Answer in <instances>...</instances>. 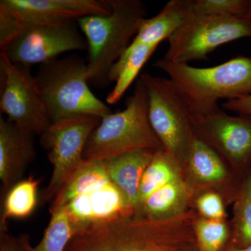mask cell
I'll return each instance as SVG.
<instances>
[{
    "label": "cell",
    "instance_id": "cell-8",
    "mask_svg": "<svg viewBox=\"0 0 251 251\" xmlns=\"http://www.w3.org/2000/svg\"><path fill=\"white\" fill-rule=\"evenodd\" d=\"M182 25L168 39V50L163 59L188 64L206 59L220 46L251 37V17L195 15L188 11Z\"/></svg>",
    "mask_w": 251,
    "mask_h": 251
},
{
    "label": "cell",
    "instance_id": "cell-11",
    "mask_svg": "<svg viewBox=\"0 0 251 251\" xmlns=\"http://www.w3.org/2000/svg\"><path fill=\"white\" fill-rule=\"evenodd\" d=\"M0 81L1 112L18 126L42 135L52 122L30 66L11 62L1 51Z\"/></svg>",
    "mask_w": 251,
    "mask_h": 251
},
{
    "label": "cell",
    "instance_id": "cell-14",
    "mask_svg": "<svg viewBox=\"0 0 251 251\" xmlns=\"http://www.w3.org/2000/svg\"><path fill=\"white\" fill-rule=\"evenodd\" d=\"M182 169L193 199L201 193L214 192L227 206L235 201L244 179L196 135Z\"/></svg>",
    "mask_w": 251,
    "mask_h": 251
},
{
    "label": "cell",
    "instance_id": "cell-16",
    "mask_svg": "<svg viewBox=\"0 0 251 251\" xmlns=\"http://www.w3.org/2000/svg\"><path fill=\"white\" fill-rule=\"evenodd\" d=\"M156 151L141 150L105 160L109 176L136 212L140 182Z\"/></svg>",
    "mask_w": 251,
    "mask_h": 251
},
{
    "label": "cell",
    "instance_id": "cell-20",
    "mask_svg": "<svg viewBox=\"0 0 251 251\" xmlns=\"http://www.w3.org/2000/svg\"><path fill=\"white\" fill-rule=\"evenodd\" d=\"M183 177L184 173L179 163L164 150L156 151L142 178L137 209L152 193Z\"/></svg>",
    "mask_w": 251,
    "mask_h": 251
},
{
    "label": "cell",
    "instance_id": "cell-31",
    "mask_svg": "<svg viewBox=\"0 0 251 251\" xmlns=\"http://www.w3.org/2000/svg\"><path fill=\"white\" fill-rule=\"evenodd\" d=\"M250 16H251V11H250Z\"/></svg>",
    "mask_w": 251,
    "mask_h": 251
},
{
    "label": "cell",
    "instance_id": "cell-29",
    "mask_svg": "<svg viewBox=\"0 0 251 251\" xmlns=\"http://www.w3.org/2000/svg\"><path fill=\"white\" fill-rule=\"evenodd\" d=\"M223 251H251V245L244 249H237V248L227 245Z\"/></svg>",
    "mask_w": 251,
    "mask_h": 251
},
{
    "label": "cell",
    "instance_id": "cell-2",
    "mask_svg": "<svg viewBox=\"0 0 251 251\" xmlns=\"http://www.w3.org/2000/svg\"><path fill=\"white\" fill-rule=\"evenodd\" d=\"M66 213L74 235L82 229L135 215L123 193L112 182L105 161L83 160L54 198L50 212Z\"/></svg>",
    "mask_w": 251,
    "mask_h": 251
},
{
    "label": "cell",
    "instance_id": "cell-3",
    "mask_svg": "<svg viewBox=\"0 0 251 251\" xmlns=\"http://www.w3.org/2000/svg\"><path fill=\"white\" fill-rule=\"evenodd\" d=\"M168 75L194 114L213 111L221 99L251 94V58L239 56L209 68H198L162 58L153 64Z\"/></svg>",
    "mask_w": 251,
    "mask_h": 251
},
{
    "label": "cell",
    "instance_id": "cell-13",
    "mask_svg": "<svg viewBox=\"0 0 251 251\" xmlns=\"http://www.w3.org/2000/svg\"><path fill=\"white\" fill-rule=\"evenodd\" d=\"M87 50V41L72 21L24 27L1 51L11 62L31 66L50 62L66 52Z\"/></svg>",
    "mask_w": 251,
    "mask_h": 251
},
{
    "label": "cell",
    "instance_id": "cell-6",
    "mask_svg": "<svg viewBox=\"0 0 251 251\" xmlns=\"http://www.w3.org/2000/svg\"><path fill=\"white\" fill-rule=\"evenodd\" d=\"M51 122L74 115L112 113L89 87L87 62L76 55L44 63L35 75Z\"/></svg>",
    "mask_w": 251,
    "mask_h": 251
},
{
    "label": "cell",
    "instance_id": "cell-21",
    "mask_svg": "<svg viewBox=\"0 0 251 251\" xmlns=\"http://www.w3.org/2000/svg\"><path fill=\"white\" fill-rule=\"evenodd\" d=\"M40 180L29 177L14 185L1 200L0 231L7 230L6 222L11 219H25L32 214L38 204Z\"/></svg>",
    "mask_w": 251,
    "mask_h": 251
},
{
    "label": "cell",
    "instance_id": "cell-4",
    "mask_svg": "<svg viewBox=\"0 0 251 251\" xmlns=\"http://www.w3.org/2000/svg\"><path fill=\"white\" fill-rule=\"evenodd\" d=\"M108 16H85L77 20L87 43L89 84L105 87L115 63L122 57L145 19L146 7L140 0H108Z\"/></svg>",
    "mask_w": 251,
    "mask_h": 251
},
{
    "label": "cell",
    "instance_id": "cell-19",
    "mask_svg": "<svg viewBox=\"0 0 251 251\" xmlns=\"http://www.w3.org/2000/svg\"><path fill=\"white\" fill-rule=\"evenodd\" d=\"M157 47L148 44L128 46L109 73V81L116 84L107 97V103L113 105L122 98Z\"/></svg>",
    "mask_w": 251,
    "mask_h": 251
},
{
    "label": "cell",
    "instance_id": "cell-25",
    "mask_svg": "<svg viewBox=\"0 0 251 251\" xmlns=\"http://www.w3.org/2000/svg\"><path fill=\"white\" fill-rule=\"evenodd\" d=\"M191 14L251 17V0H186Z\"/></svg>",
    "mask_w": 251,
    "mask_h": 251
},
{
    "label": "cell",
    "instance_id": "cell-30",
    "mask_svg": "<svg viewBox=\"0 0 251 251\" xmlns=\"http://www.w3.org/2000/svg\"><path fill=\"white\" fill-rule=\"evenodd\" d=\"M184 251H199V250H198L197 247H196V244H195V245L188 248V249H186V250Z\"/></svg>",
    "mask_w": 251,
    "mask_h": 251
},
{
    "label": "cell",
    "instance_id": "cell-27",
    "mask_svg": "<svg viewBox=\"0 0 251 251\" xmlns=\"http://www.w3.org/2000/svg\"><path fill=\"white\" fill-rule=\"evenodd\" d=\"M222 108L239 115L251 117V94L235 100H227L222 104Z\"/></svg>",
    "mask_w": 251,
    "mask_h": 251
},
{
    "label": "cell",
    "instance_id": "cell-15",
    "mask_svg": "<svg viewBox=\"0 0 251 251\" xmlns=\"http://www.w3.org/2000/svg\"><path fill=\"white\" fill-rule=\"evenodd\" d=\"M34 133L0 117V180L1 200L14 185L22 180L36 158Z\"/></svg>",
    "mask_w": 251,
    "mask_h": 251
},
{
    "label": "cell",
    "instance_id": "cell-26",
    "mask_svg": "<svg viewBox=\"0 0 251 251\" xmlns=\"http://www.w3.org/2000/svg\"><path fill=\"white\" fill-rule=\"evenodd\" d=\"M226 206L224 199L217 193L204 192L193 198L191 209L204 219L227 220Z\"/></svg>",
    "mask_w": 251,
    "mask_h": 251
},
{
    "label": "cell",
    "instance_id": "cell-18",
    "mask_svg": "<svg viewBox=\"0 0 251 251\" xmlns=\"http://www.w3.org/2000/svg\"><path fill=\"white\" fill-rule=\"evenodd\" d=\"M186 16L184 0L168 1L156 16L143 20L130 45H159L179 29Z\"/></svg>",
    "mask_w": 251,
    "mask_h": 251
},
{
    "label": "cell",
    "instance_id": "cell-23",
    "mask_svg": "<svg viewBox=\"0 0 251 251\" xmlns=\"http://www.w3.org/2000/svg\"><path fill=\"white\" fill-rule=\"evenodd\" d=\"M193 232L199 251H223L230 242V223L227 219H207L197 214Z\"/></svg>",
    "mask_w": 251,
    "mask_h": 251
},
{
    "label": "cell",
    "instance_id": "cell-7",
    "mask_svg": "<svg viewBox=\"0 0 251 251\" xmlns=\"http://www.w3.org/2000/svg\"><path fill=\"white\" fill-rule=\"evenodd\" d=\"M150 123L163 150L184 166L196 133L188 104L169 78L143 73Z\"/></svg>",
    "mask_w": 251,
    "mask_h": 251
},
{
    "label": "cell",
    "instance_id": "cell-12",
    "mask_svg": "<svg viewBox=\"0 0 251 251\" xmlns=\"http://www.w3.org/2000/svg\"><path fill=\"white\" fill-rule=\"evenodd\" d=\"M196 135L215 150L239 176L251 169V117L229 115L222 108L192 114Z\"/></svg>",
    "mask_w": 251,
    "mask_h": 251
},
{
    "label": "cell",
    "instance_id": "cell-1",
    "mask_svg": "<svg viewBox=\"0 0 251 251\" xmlns=\"http://www.w3.org/2000/svg\"><path fill=\"white\" fill-rule=\"evenodd\" d=\"M190 209L171 219L137 215L102 223L74 234L64 251H184L196 244Z\"/></svg>",
    "mask_w": 251,
    "mask_h": 251
},
{
    "label": "cell",
    "instance_id": "cell-24",
    "mask_svg": "<svg viewBox=\"0 0 251 251\" xmlns=\"http://www.w3.org/2000/svg\"><path fill=\"white\" fill-rule=\"evenodd\" d=\"M22 236L26 251H64L74 232L66 213L57 211L51 214L49 226L36 247L31 246L26 234Z\"/></svg>",
    "mask_w": 251,
    "mask_h": 251
},
{
    "label": "cell",
    "instance_id": "cell-10",
    "mask_svg": "<svg viewBox=\"0 0 251 251\" xmlns=\"http://www.w3.org/2000/svg\"><path fill=\"white\" fill-rule=\"evenodd\" d=\"M101 118L79 115L51 122L40 135L41 146L48 151L52 173L47 187L39 198L41 204L55 197L62 185L83 161L87 140Z\"/></svg>",
    "mask_w": 251,
    "mask_h": 251
},
{
    "label": "cell",
    "instance_id": "cell-5",
    "mask_svg": "<svg viewBox=\"0 0 251 251\" xmlns=\"http://www.w3.org/2000/svg\"><path fill=\"white\" fill-rule=\"evenodd\" d=\"M141 150L158 151L163 147L150 123L148 96L139 79L125 108L104 117L92 132L85 145L83 159L105 161Z\"/></svg>",
    "mask_w": 251,
    "mask_h": 251
},
{
    "label": "cell",
    "instance_id": "cell-22",
    "mask_svg": "<svg viewBox=\"0 0 251 251\" xmlns=\"http://www.w3.org/2000/svg\"><path fill=\"white\" fill-rule=\"evenodd\" d=\"M232 209L228 245L244 249L251 245V169L243 179Z\"/></svg>",
    "mask_w": 251,
    "mask_h": 251
},
{
    "label": "cell",
    "instance_id": "cell-28",
    "mask_svg": "<svg viewBox=\"0 0 251 251\" xmlns=\"http://www.w3.org/2000/svg\"><path fill=\"white\" fill-rule=\"evenodd\" d=\"M0 251H26L23 236L14 237L7 230L0 231Z\"/></svg>",
    "mask_w": 251,
    "mask_h": 251
},
{
    "label": "cell",
    "instance_id": "cell-17",
    "mask_svg": "<svg viewBox=\"0 0 251 251\" xmlns=\"http://www.w3.org/2000/svg\"><path fill=\"white\" fill-rule=\"evenodd\" d=\"M192 200L184 178H181L152 193L138 206L135 215L151 219H173L190 210Z\"/></svg>",
    "mask_w": 251,
    "mask_h": 251
},
{
    "label": "cell",
    "instance_id": "cell-9",
    "mask_svg": "<svg viewBox=\"0 0 251 251\" xmlns=\"http://www.w3.org/2000/svg\"><path fill=\"white\" fill-rule=\"evenodd\" d=\"M110 13L108 0H1L0 48L28 26L57 24Z\"/></svg>",
    "mask_w": 251,
    "mask_h": 251
}]
</instances>
